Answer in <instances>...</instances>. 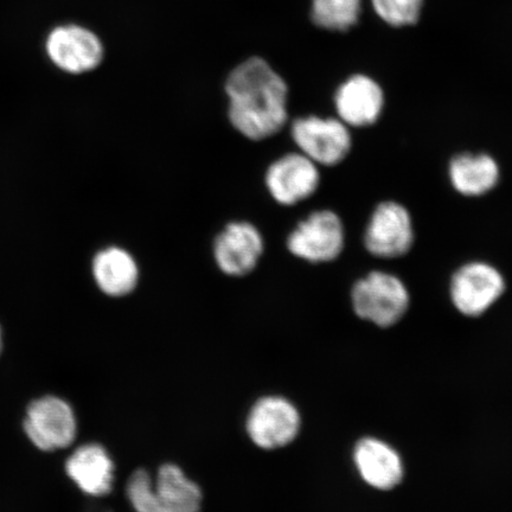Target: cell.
Masks as SVG:
<instances>
[{
	"mask_svg": "<svg viewBox=\"0 0 512 512\" xmlns=\"http://www.w3.org/2000/svg\"><path fill=\"white\" fill-rule=\"evenodd\" d=\"M230 124L243 137L262 142L288 121V86L270 63L254 56L236 66L224 85Z\"/></svg>",
	"mask_w": 512,
	"mask_h": 512,
	"instance_id": "1",
	"label": "cell"
},
{
	"mask_svg": "<svg viewBox=\"0 0 512 512\" xmlns=\"http://www.w3.org/2000/svg\"><path fill=\"white\" fill-rule=\"evenodd\" d=\"M352 307L364 320L389 328L406 315L409 292L398 277L386 272H371L352 287Z\"/></svg>",
	"mask_w": 512,
	"mask_h": 512,
	"instance_id": "2",
	"label": "cell"
},
{
	"mask_svg": "<svg viewBox=\"0 0 512 512\" xmlns=\"http://www.w3.org/2000/svg\"><path fill=\"white\" fill-rule=\"evenodd\" d=\"M44 51L54 66L69 75H83L98 69L105 59L101 38L76 23L56 25L48 32Z\"/></svg>",
	"mask_w": 512,
	"mask_h": 512,
	"instance_id": "3",
	"label": "cell"
},
{
	"mask_svg": "<svg viewBox=\"0 0 512 512\" xmlns=\"http://www.w3.org/2000/svg\"><path fill=\"white\" fill-rule=\"evenodd\" d=\"M23 428L38 450L54 452L74 443L78 435V419L66 400L46 395L30 403Z\"/></svg>",
	"mask_w": 512,
	"mask_h": 512,
	"instance_id": "4",
	"label": "cell"
},
{
	"mask_svg": "<svg viewBox=\"0 0 512 512\" xmlns=\"http://www.w3.org/2000/svg\"><path fill=\"white\" fill-rule=\"evenodd\" d=\"M291 136L299 152L318 166L341 164L352 146L349 126L338 118H299L291 125Z\"/></svg>",
	"mask_w": 512,
	"mask_h": 512,
	"instance_id": "5",
	"label": "cell"
},
{
	"mask_svg": "<svg viewBox=\"0 0 512 512\" xmlns=\"http://www.w3.org/2000/svg\"><path fill=\"white\" fill-rule=\"evenodd\" d=\"M345 241L344 226L332 210H318L288 235L286 246L296 258L324 264L338 258L343 252Z\"/></svg>",
	"mask_w": 512,
	"mask_h": 512,
	"instance_id": "6",
	"label": "cell"
},
{
	"mask_svg": "<svg viewBox=\"0 0 512 512\" xmlns=\"http://www.w3.org/2000/svg\"><path fill=\"white\" fill-rule=\"evenodd\" d=\"M302 419L296 406L283 396H265L256 401L246 422L248 437L262 450L290 445L300 431Z\"/></svg>",
	"mask_w": 512,
	"mask_h": 512,
	"instance_id": "7",
	"label": "cell"
},
{
	"mask_svg": "<svg viewBox=\"0 0 512 512\" xmlns=\"http://www.w3.org/2000/svg\"><path fill=\"white\" fill-rule=\"evenodd\" d=\"M203 494L181 467L168 463L159 467L153 484L134 505L136 512H201Z\"/></svg>",
	"mask_w": 512,
	"mask_h": 512,
	"instance_id": "8",
	"label": "cell"
},
{
	"mask_svg": "<svg viewBox=\"0 0 512 512\" xmlns=\"http://www.w3.org/2000/svg\"><path fill=\"white\" fill-rule=\"evenodd\" d=\"M505 291V280L496 267L473 261L459 268L451 280V299L464 316L478 317L494 305Z\"/></svg>",
	"mask_w": 512,
	"mask_h": 512,
	"instance_id": "9",
	"label": "cell"
},
{
	"mask_svg": "<svg viewBox=\"0 0 512 512\" xmlns=\"http://www.w3.org/2000/svg\"><path fill=\"white\" fill-rule=\"evenodd\" d=\"M414 243L411 214L394 201L382 202L374 210L364 234V246L376 258L395 259L406 255Z\"/></svg>",
	"mask_w": 512,
	"mask_h": 512,
	"instance_id": "10",
	"label": "cell"
},
{
	"mask_svg": "<svg viewBox=\"0 0 512 512\" xmlns=\"http://www.w3.org/2000/svg\"><path fill=\"white\" fill-rule=\"evenodd\" d=\"M265 252V240L258 227L251 222H230L216 236L214 260L219 270L228 277L240 278L251 274Z\"/></svg>",
	"mask_w": 512,
	"mask_h": 512,
	"instance_id": "11",
	"label": "cell"
},
{
	"mask_svg": "<svg viewBox=\"0 0 512 512\" xmlns=\"http://www.w3.org/2000/svg\"><path fill=\"white\" fill-rule=\"evenodd\" d=\"M265 183L273 200L280 206H296L318 190L319 168L303 153H287L268 166Z\"/></svg>",
	"mask_w": 512,
	"mask_h": 512,
	"instance_id": "12",
	"label": "cell"
},
{
	"mask_svg": "<svg viewBox=\"0 0 512 512\" xmlns=\"http://www.w3.org/2000/svg\"><path fill=\"white\" fill-rule=\"evenodd\" d=\"M334 100L338 119L349 127L374 125L384 107L381 86L363 74L352 75L345 80L338 87Z\"/></svg>",
	"mask_w": 512,
	"mask_h": 512,
	"instance_id": "13",
	"label": "cell"
},
{
	"mask_svg": "<svg viewBox=\"0 0 512 512\" xmlns=\"http://www.w3.org/2000/svg\"><path fill=\"white\" fill-rule=\"evenodd\" d=\"M114 462L100 444L76 448L66 462V472L80 491L94 498L110 494L114 483Z\"/></svg>",
	"mask_w": 512,
	"mask_h": 512,
	"instance_id": "14",
	"label": "cell"
},
{
	"mask_svg": "<svg viewBox=\"0 0 512 512\" xmlns=\"http://www.w3.org/2000/svg\"><path fill=\"white\" fill-rule=\"evenodd\" d=\"M354 462L364 482L377 490H392L403 477L400 454L380 439L369 437L358 441Z\"/></svg>",
	"mask_w": 512,
	"mask_h": 512,
	"instance_id": "15",
	"label": "cell"
},
{
	"mask_svg": "<svg viewBox=\"0 0 512 512\" xmlns=\"http://www.w3.org/2000/svg\"><path fill=\"white\" fill-rule=\"evenodd\" d=\"M92 275L106 296L123 298L136 290L140 271L136 258L127 249L111 246L94 255Z\"/></svg>",
	"mask_w": 512,
	"mask_h": 512,
	"instance_id": "16",
	"label": "cell"
},
{
	"mask_svg": "<svg viewBox=\"0 0 512 512\" xmlns=\"http://www.w3.org/2000/svg\"><path fill=\"white\" fill-rule=\"evenodd\" d=\"M448 175L459 194L478 197L496 188L501 172L496 160L489 155L462 153L451 160Z\"/></svg>",
	"mask_w": 512,
	"mask_h": 512,
	"instance_id": "17",
	"label": "cell"
},
{
	"mask_svg": "<svg viewBox=\"0 0 512 512\" xmlns=\"http://www.w3.org/2000/svg\"><path fill=\"white\" fill-rule=\"evenodd\" d=\"M362 0H311V19L316 27L345 32L360 21Z\"/></svg>",
	"mask_w": 512,
	"mask_h": 512,
	"instance_id": "18",
	"label": "cell"
},
{
	"mask_svg": "<svg viewBox=\"0 0 512 512\" xmlns=\"http://www.w3.org/2000/svg\"><path fill=\"white\" fill-rule=\"evenodd\" d=\"M374 11L390 27H409L419 22L424 0H371Z\"/></svg>",
	"mask_w": 512,
	"mask_h": 512,
	"instance_id": "19",
	"label": "cell"
},
{
	"mask_svg": "<svg viewBox=\"0 0 512 512\" xmlns=\"http://www.w3.org/2000/svg\"><path fill=\"white\" fill-rule=\"evenodd\" d=\"M3 348V332L2 329H0V351H2Z\"/></svg>",
	"mask_w": 512,
	"mask_h": 512,
	"instance_id": "20",
	"label": "cell"
}]
</instances>
